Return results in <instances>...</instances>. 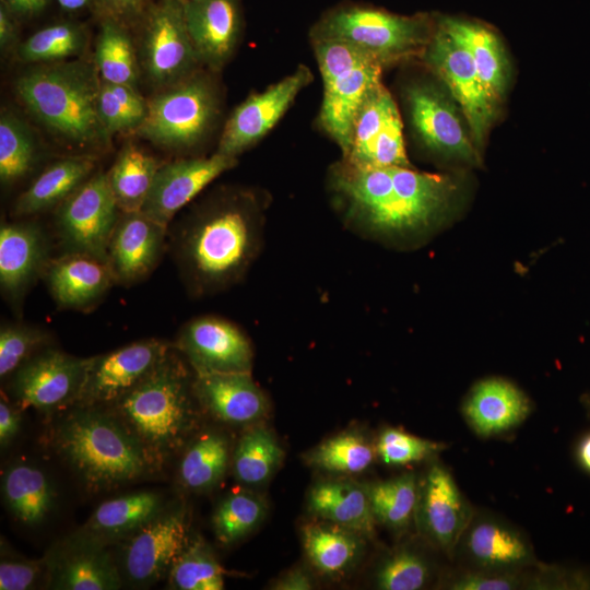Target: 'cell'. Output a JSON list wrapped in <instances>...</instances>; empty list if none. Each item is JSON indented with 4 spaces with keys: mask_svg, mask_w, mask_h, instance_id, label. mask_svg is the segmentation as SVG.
<instances>
[{
    "mask_svg": "<svg viewBox=\"0 0 590 590\" xmlns=\"http://www.w3.org/2000/svg\"><path fill=\"white\" fill-rule=\"evenodd\" d=\"M330 181L347 228L397 247L416 246L433 234L447 219L457 191L449 176L346 162L337 166Z\"/></svg>",
    "mask_w": 590,
    "mask_h": 590,
    "instance_id": "cell-1",
    "label": "cell"
},
{
    "mask_svg": "<svg viewBox=\"0 0 590 590\" xmlns=\"http://www.w3.org/2000/svg\"><path fill=\"white\" fill-rule=\"evenodd\" d=\"M261 213L246 200L201 211L175 236V255L191 295L215 294L247 274L263 245Z\"/></svg>",
    "mask_w": 590,
    "mask_h": 590,
    "instance_id": "cell-2",
    "label": "cell"
},
{
    "mask_svg": "<svg viewBox=\"0 0 590 590\" xmlns=\"http://www.w3.org/2000/svg\"><path fill=\"white\" fill-rule=\"evenodd\" d=\"M194 371L174 346L153 370L109 408L160 470L197 430L201 406Z\"/></svg>",
    "mask_w": 590,
    "mask_h": 590,
    "instance_id": "cell-3",
    "label": "cell"
},
{
    "mask_svg": "<svg viewBox=\"0 0 590 590\" xmlns=\"http://www.w3.org/2000/svg\"><path fill=\"white\" fill-rule=\"evenodd\" d=\"M51 446L91 492L111 488L161 470L140 441L107 409L74 404L63 411Z\"/></svg>",
    "mask_w": 590,
    "mask_h": 590,
    "instance_id": "cell-4",
    "label": "cell"
},
{
    "mask_svg": "<svg viewBox=\"0 0 590 590\" xmlns=\"http://www.w3.org/2000/svg\"><path fill=\"white\" fill-rule=\"evenodd\" d=\"M27 108L47 127L84 145L106 133L97 110L99 86L81 66L32 71L16 82Z\"/></svg>",
    "mask_w": 590,
    "mask_h": 590,
    "instance_id": "cell-5",
    "label": "cell"
},
{
    "mask_svg": "<svg viewBox=\"0 0 590 590\" xmlns=\"http://www.w3.org/2000/svg\"><path fill=\"white\" fill-rule=\"evenodd\" d=\"M314 47L323 81L320 123L346 156L356 116L381 84L384 63L340 39L315 38Z\"/></svg>",
    "mask_w": 590,
    "mask_h": 590,
    "instance_id": "cell-6",
    "label": "cell"
},
{
    "mask_svg": "<svg viewBox=\"0 0 590 590\" xmlns=\"http://www.w3.org/2000/svg\"><path fill=\"white\" fill-rule=\"evenodd\" d=\"M433 34L425 15L405 16L352 5L328 13L316 26L314 39L347 42L385 66L426 47Z\"/></svg>",
    "mask_w": 590,
    "mask_h": 590,
    "instance_id": "cell-7",
    "label": "cell"
},
{
    "mask_svg": "<svg viewBox=\"0 0 590 590\" xmlns=\"http://www.w3.org/2000/svg\"><path fill=\"white\" fill-rule=\"evenodd\" d=\"M119 214L108 175L98 173L87 178L60 203L56 215V233L63 253L80 252L107 262L108 244Z\"/></svg>",
    "mask_w": 590,
    "mask_h": 590,
    "instance_id": "cell-8",
    "label": "cell"
},
{
    "mask_svg": "<svg viewBox=\"0 0 590 590\" xmlns=\"http://www.w3.org/2000/svg\"><path fill=\"white\" fill-rule=\"evenodd\" d=\"M424 57L455 98L480 152L495 119L497 99L482 81L471 55L438 27Z\"/></svg>",
    "mask_w": 590,
    "mask_h": 590,
    "instance_id": "cell-9",
    "label": "cell"
},
{
    "mask_svg": "<svg viewBox=\"0 0 590 590\" xmlns=\"http://www.w3.org/2000/svg\"><path fill=\"white\" fill-rule=\"evenodd\" d=\"M86 358L47 346L25 362L9 380V393L21 410L44 414L74 405L84 380Z\"/></svg>",
    "mask_w": 590,
    "mask_h": 590,
    "instance_id": "cell-10",
    "label": "cell"
},
{
    "mask_svg": "<svg viewBox=\"0 0 590 590\" xmlns=\"http://www.w3.org/2000/svg\"><path fill=\"white\" fill-rule=\"evenodd\" d=\"M214 111L215 101L208 84L189 79L148 103L138 133L161 145L190 146L205 132Z\"/></svg>",
    "mask_w": 590,
    "mask_h": 590,
    "instance_id": "cell-11",
    "label": "cell"
},
{
    "mask_svg": "<svg viewBox=\"0 0 590 590\" xmlns=\"http://www.w3.org/2000/svg\"><path fill=\"white\" fill-rule=\"evenodd\" d=\"M189 538L185 506L167 505L125 539L120 562L122 579L134 587H146L163 579Z\"/></svg>",
    "mask_w": 590,
    "mask_h": 590,
    "instance_id": "cell-12",
    "label": "cell"
},
{
    "mask_svg": "<svg viewBox=\"0 0 590 590\" xmlns=\"http://www.w3.org/2000/svg\"><path fill=\"white\" fill-rule=\"evenodd\" d=\"M170 345L157 339H145L86 358L75 404L111 406L153 370Z\"/></svg>",
    "mask_w": 590,
    "mask_h": 590,
    "instance_id": "cell-13",
    "label": "cell"
},
{
    "mask_svg": "<svg viewBox=\"0 0 590 590\" xmlns=\"http://www.w3.org/2000/svg\"><path fill=\"white\" fill-rule=\"evenodd\" d=\"M174 346L194 373H250L253 351L249 338L234 322L200 316L186 322Z\"/></svg>",
    "mask_w": 590,
    "mask_h": 590,
    "instance_id": "cell-14",
    "label": "cell"
},
{
    "mask_svg": "<svg viewBox=\"0 0 590 590\" xmlns=\"http://www.w3.org/2000/svg\"><path fill=\"white\" fill-rule=\"evenodd\" d=\"M473 511L451 473L434 463L418 489L415 517L426 538L453 557Z\"/></svg>",
    "mask_w": 590,
    "mask_h": 590,
    "instance_id": "cell-15",
    "label": "cell"
},
{
    "mask_svg": "<svg viewBox=\"0 0 590 590\" xmlns=\"http://www.w3.org/2000/svg\"><path fill=\"white\" fill-rule=\"evenodd\" d=\"M46 558L52 589L116 590L122 585L107 544L82 530L56 544Z\"/></svg>",
    "mask_w": 590,
    "mask_h": 590,
    "instance_id": "cell-16",
    "label": "cell"
},
{
    "mask_svg": "<svg viewBox=\"0 0 590 590\" xmlns=\"http://www.w3.org/2000/svg\"><path fill=\"white\" fill-rule=\"evenodd\" d=\"M412 125L433 152L469 164L480 161L479 151L464 129L458 105L442 91L418 84L406 92Z\"/></svg>",
    "mask_w": 590,
    "mask_h": 590,
    "instance_id": "cell-17",
    "label": "cell"
},
{
    "mask_svg": "<svg viewBox=\"0 0 590 590\" xmlns=\"http://www.w3.org/2000/svg\"><path fill=\"white\" fill-rule=\"evenodd\" d=\"M310 80L309 70L302 66L264 92L248 97L227 120L216 152L236 157L256 143L273 128Z\"/></svg>",
    "mask_w": 590,
    "mask_h": 590,
    "instance_id": "cell-18",
    "label": "cell"
},
{
    "mask_svg": "<svg viewBox=\"0 0 590 590\" xmlns=\"http://www.w3.org/2000/svg\"><path fill=\"white\" fill-rule=\"evenodd\" d=\"M237 163L216 152L210 157L186 158L161 165L141 212L164 226L211 181Z\"/></svg>",
    "mask_w": 590,
    "mask_h": 590,
    "instance_id": "cell-19",
    "label": "cell"
},
{
    "mask_svg": "<svg viewBox=\"0 0 590 590\" xmlns=\"http://www.w3.org/2000/svg\"><path fill=\"white\" fill-rule=\"evenodd\" d=\"M143 58L149 76L158 84L181 79L199 59L186 26L184 2L165 0L152 11Z\"/></svg>",
    "mask_w": 590,
    "mask_h": 590,
    "instance_id": "cell-20",
    "label": "cell"
},
{
    "mask_svg": "<svg viewBox=\"0 0 590 590\" xmlns=\"http://www.w3.org/2000/svg\"><path fill=\"white\" fill-rule=\"evenodd\" d=\"M457 552L471 569L519 570L542 565L521 531L489 515H473Z\"/></svg>",
    "mask_w": 590,
    "mask_h": 590,
    "instance_id": "cell-21",
    "label": "cell"
},
{
    "mask_svg": "<svg viewBox=\"0 0 590 590\" xmlns=\"http://www.w3.org/2000/svg\"><path fill=\"white\" fill-rule=\"evenodd\" d=\"M167 226L141 211L121 212L108 244L115 283L133 284L152 272L165 246Z\"/></svg>",
    "mask_w": 590,
    "mask_h": 590,
    "instance_id": "cell-22",
    "label": "cell"
},
{
    "mask_svg": "<svg viewBox=\"0 0 590 590\" xmlns=\"http://www.w3.org/2000/svg\"><path fill=\"white\" fill-rule=\"evenodd\" d=\"M49 244L33 222L2 223L0 227V287L3 296L19 303L49 262Z\"/></svg>",
    "mask_w": 590,
    "mask_h": 590,
    "instance_id": "cell-23",
    "label": "cell"
},
{
    "mask_svg": "<svg viewBox=\"0 0 590 590\" xmlns=\"http://www.w3.org/2000/svg\"><path fill=\"white\" fill-rule=\"evenodd\" d=\"M193 388L201 409L222 423L252 424L268 411L250 373H194Z\"/></svg>",
    "mask_w": 590,
    "mask_h": 590,
    "instance_id": "cell-24",
    "label": "cell"
},
{
    "mask_svg": "<svg viewBox=\"0 0 590 590\" xmlns=\"http://www.w3.org/2000/svg\"><path fill=\"white\" fill-rule=\"evenodd\" d=\"M530 412L531 402L527 394L511 381L498 377L475 384L462 406L471 429L484 438L517 427Z\"/></svg>",
    "mask_w": 590,
    "mask_h": 590,
    "instance_id": "cell-25",
    "label": "cell"
},
{
    "mask_svg": "<svg viewBox=\"0 0 590 590\" xmlns=\"http://www.w3.org/2000/svg\"><path fill=\"white\" fill-rule=\"evenodd\" d=\"M43 275L56 303L78 310L91 308L115 283L107 262L80 252L50 260Z\"/></svg>",
    "mask_w": 590,
    "mask_h": 590,
    "instance_id": "cell-26",
    "label": "cell"
},
{
    "mask_svg": "<svg viewBox=\"0 0 590 590\" xmlns=\"http://www.w3.org/2000/svg\"><path fill=\"white\" fill-rule=\"evenodd\" d=\"M184 16L198 58L221 67L232 54L239 32L236 0H185Z\"/></svg>",
    "mask_w": 590,
    "mask_h": 590,
    "instance_id": "cell-27",
    "label": "cell"
},
{
    "mask_svg": "<svg viewBox=\"0 0 590 590\" xmlns=\"http://www.w3.org/2000/svg\"><path fill=\"white\" fill-rule=\"evenodd\" d=\"M587 576L582 569L546 566L519 570L468 569L453 575L446 585L452 590H553L583 589Z\"/></svg>",
    "mask_w": 590,
    "mask_h": 590,
    "instance_id": "cell-28",
    "label": "cell"
},
{
    "mask_svg": "<svg viewBox=\"0 0 590 590\" xmlns=\"http://www.w3.org/2000/svg\"><path fill=\"white\" fill-rule=\"evenodd\" d=\"M1 493L7 509L25 527L42 524L51 514L56 493L48 474L38 465L12 462L3 471Z\"/></svg>",
    "mask_w": 590,
    "mask_h": 590,
    "instance_id": "cell-29",
    "label": "cell"
},
{
    "mask_svg": "<svg viewBox=\"0 0 590 590\" xmlns=\"http://www.w3.org/2000/svg\"><path fill=\"white\" fill-rule=\"evenodd\" d=\"M166 506L163 495L154 491L125 494L99 504L82 531L108 545L127 539Z\"/></svg>",
    "mask_w": 590,
    "mask_h": 590,
    "instance_id": "cell-30",
    "label": "cell"
},
{
    "mask_svg": "<svg viewBox=\"0 0 590 590\" xmlns=\"http://www.w3.org/2000/svg\"><path fill=\"white\" fill-rule=\"evenodd\" d=\"M308 508L317 517L346 528L359 535L371 536L376 519L368 489L345 481L316 484L308 496Z\"/></svg>",
    "mask_w": 590,
    "mask_h": 590,
    "instance_id": "cell-31",
    "label": "cell"
},
{
    "mask_svg": "<svg viewBox=\"0 0 590 590\" xmlns=\"http://www.w3.org/2000/svg\"><path fill=\"white\" fill-rule=\"evenodd\" d=\"M438 27L471 55L477 72L498 101L507 90L508 62L504 47L496 34L486 26L457 17H442Z\"/></svg>",
    "mask_w": 590,
    "mask_h": 590,
    "instance_id": "cell-32",
    "label": "cell"
},
{
    "mask_svg": "<svg viewBox=\"0 0 590 590\" xmlns=\"http://www.w3.org/2000/svg\"><path fill=\"white\" fill-rule=\"evenodd\" d=\"M177 481L186 491L206 492L223 479L231 455L228 438L209 429L194 433L180 451Z\"/></svg>",
    "mask_w": 590,
    "mask_h": 590,
    "instance_id": "cell-33",
    "label": "cell"
},
{
    "mask_svg": "<svg viewBox=\"0 0 590 590\" xmlns=\"http://www.w3.org/2000/svg\"><path fill=\"white\" fill-rule=\"evenodd\" d=\"M93 167V161L86 157H67L55 162L21 193L14 213L32 215L62 203L88 178Z\"/></svg>",
    "mask_w": 590,
    "mask_h": 590,
    "instance_id": "cell-34",
    "label": "cell"
},
{
    "mask_svg": "<svg viewBox=\"0 0 590 590\" xmlns=\"http://www.w3.org/2000/svg\"><path fill=\"white\" fill-rule=\"evenodd\" d=\"M309 560L321 573L337 576L353 566L362 551L361 535L335 523H308L303 529Z\"/></svg>",
    "mask_w": 590,
    "mask_h": 590,
    "instance_id": "cell-35",
    "label": "cell"
},
{
    "mask_svg": "<svg viewBox=\"0 0 590 590\" xmlns=\"http://www.w3.org/2000/svg\"><path fill=\"white\" fill-rule=\"evenodd\" d=\"M160 166L154 157L133 145L121 151L107 174L121 212L141 211Z\"/></svg>",
    "mask_w": 590,
    "mask_h": 590,
    "instance_id": "cell-36",
    "label": "cell"
},
{
    "mask_svg": "<svg viewBox=\"0 0 590 590\" xmlns=\"http://www.w3.org/2000/svg\"><path fill=\"white\" fill-rule=\"evenodd\" d=\"M283 458L278 440L262 426H253L239 438L233 453L235 477L246 485H261L275 472Z\"/></svg>",
    "mask_w": 590,
    "mask_h": 590,
    "instance_id": "cell-37",
    "label": "cell"
},
{
    "mask_svg": "<svg viewBox=\"0 0 590 590\" xmlns=\"http://www.w3.org/2000/svg\"><path fill=\"white\" fill-rule=\"evenodd\" d=\"M168 586L177 590H221L224 570L210 546L199 536H190L173 563Z\"/></svg>",
    "mask_w": 590,
    "mask_h": 590,
    "instance_id": "cell-38",
    "label": "cell"
},
{
    "mask_svg": "<svg viewBox=\"0 0 590 590\" xmlns=\"http://www.w3.org/2000/svg\"><path fill=\"white\" fill-rule=\"evenodd\" d=\"M376 521L393 531L405 530L415 517L418 486L416 477L406 473L367 487Z\"/></svg>",
    "mask_w": 590,
    "mask_h": 590,
    "instance_id": "cell-39",
    "label": "cell"
},
{
    "mask_svg": "<svg viewBox=\"0 0 590 590\" xmlns=\"http://www.w3.org/2000/svg\"><path fill=\"white\" fill-rule=\"evenodd\" d=\"M95 59L104 82L134 88L138 64L133 45L123 28L110 20L101 27Z\"/></svg>",
    "mask_w": 590,
    "mask_h": 590,
    "instance_id": "cell-40",
    "label": "cell"
},
{
    "mask_svg": "<svg viewBox=\"0 0 590 590\" xmlns=\"http://www.w3.org/2000/svg\"><path fill=\"white\" fill-rule=\"evenodd\" d=\"M376 450L356 433H343L327 439L306 455L310 465L340 474H356L373 462Z\"/></svg>",
    "mask_w": 590,
    "mask_h": 590,
    "instance_id": "cell-41",
    "label": "cell"
},
{
    "mask_svg": "<svg viewBox=\"0 0 590 590\" xmlns=\"http://www.w3.org/2000/svg\"><path fill=\"white\" fill-rule=\"evenodd\" d=\"M264 516L262 498L250 492H238L227 495L219 504L212 523L217 540L229 545L253 531Z\"/></svg>",
    "mask_w": 590,
    "mask_h": 590,
    "instance_id": "cell-42",
    "label": "cell"
},
{
    "mask_svg": "<svg viewBox=\"0 0 590 590\" xmlns=\"http://www.w3.org/2000/svg\"><path fill=\"white\" fill-rule=\"evenodd\" d=\"M397 105L389 91L380 84L359 109L352 132V141L344 162L362 166L375 138L389 120L398 115Z\"/></svg>",
    "mask_w": 590,
    "mask_h": 590,
    "instance_id": "cell-43",
    "label": "cell"
},
{
    "mask_svg": "<svg viewBox=\"0 0 590 590\" xmlns=\"http://www.w3.org/2000/svg\"><path fill=\"white\" fill-rule=\"evenodd\" d=\"M35 162V146L25 126L13 115L0 119V179L4 185L24 177Z\"/></svg>",
    "mask_w": 590,
    "mask_h": 590,
    "instance_id": "cell-44",
    "label": "cell"
},
{
    "mask_svg": "<svg viewBox=\"0 0 590 590\" xmlns=\"http://www.w3.org/2000/svg\"><path fill=\"white\" fill-rule=\"evenodd\" d=\"M51 337L39 327L3 323L0 328V378L8 380L32 356L49 346Z\"/></svg>",
    "mask_w": 590,
    "mask_h": 590,
    "instance_id": "cell-45",
    "label": "cell"
},
{
    "mask_svg": "<svg viewBox=\"0 0 590 590\" xmlns=\"http://www.w3.org/2000/svg\"><path fill=\"white\" fill-rule=\"evenodd\" d=\"M84 37L80 28L60 23L39 30L20 47L22 60L54 61L76 55L83 48Z\"/></svg>",
    "mask_w": 590,
    "mask_h": 590,
    "instance_id": "cell-46",
    "label": "cell"
},
{
    "mask_svg": "<svg viewBox=\"0 0 590 590\" xmlns=\"http://www.w3.org/2000/svg\"><path fill=\"white\" fill-rule=\"evenodd\" d=\"M432 579L428 560L411 548H400L380 564L376 583L382 590H418Z\"/></svg>",
    "mask_w": 590,
    "mask_h": 590,
    "instance_id": "cell-47",
    "label": "cell"
},
{
    "mask_svg": "<svg viewBox=\"0 0 590 590\" xmlns=\"http://www.w3.org/2000/svg\"><path fill=\"white\" fill-rule=\"evenodd\" d=\"M444 444L427 440L397 428L381 432L376 455L389 465H405L427 459L444 448Z\"/></svg>",
    "mask_w": 590,
    "mask_h": 590,
    "instance_id": "cell-48",
    "label": "cell"
},
{
    "mask_svg": "<svg viewBox=\"0 0 590 590\" xmlns=\"http://www.w3.org/2000/svg\"><path fill=\"white\" fill-rule=\"evenodd\" d=\"M0 590H27L48 581L46 556L38 560L23 558L9 553L1 544Z\"/></svg>",
    "mask_w": 590,
    "mask_h": 590,
    "instance_id": "cell-49",
    "label": "cell"
},
{
    "mask_svg": "<svg viewBox=\"0 0 590 590\" xmlns=\"http://www.w3.org/2000/svg\"><path fill=\"white\" fill-rule=\"evenodd\" d=\"M97 110L106 132L138 129L142 123V119L119 101L106 82L99 86Z\"/></svg>",
    "mask_w": 590,
    "mask_h": 590,
    "instance_id": "cell-50",
    "label": "cell"
},
{
    "mask_svg": "<svg viewBox=\"0 0 590 590\" xmlns=\"http://www.w3.org/2000/svg\"><path fill=\"white\" fill-rule=\"evenodd\" d=\"M21 409L13 405L7 399L0 401V445L1 448L8 445L16 437L21 428Z\"/></svg>",
    "mask_w": 590,
    "mask_h": 590,
    "instance_id": "cell-51",
    "label": "cell"
},
{
    "mask_svg": "<svg viewBox=\"0 0 590 590\" xmlns=\"http://www.w3.org/2000/svg\"><path fill=\"white\" fill-rule=\"evenodd\" d=\"M314 583L307 573L300 569H294L280 578L273 589L276 590H310Z\"/></svg>",
    "mask_w": 590,
    "mask_h": 590,
    "instance_id": "cell-52",
    "label": "cell"
},
{
    "mask_svg": "<svg viewBox=\"0 0 590 590\" xmlns=\"http://www.w3.org/2000/svg\"><path fill=\"white\" fill-rule=\"evenodd\" d=\"M5 7L16 14L30 16L39 13L48 0H4Z\"/></svg>",
    "mask_w": 590,
    "mask_h": 590,
    "instance_id": "cell-53",
    "label": "cell"
},
{
    "mask_svg": "<svg viewBox=\"0 0 590 590\" xmlns=\"http://www.w3.org/2000/svg\"><path fill=\"white\" fill-rule=\"evenodd\" d=\"M15 26L11 16L7 11V7L1 4L0 8V45L1 48H7L15 39Z\"/></svg>",
    "mask_w": 590,
    "mask_h": 590,
    "instance_id": "cell-54",
    "label": "cell"
},
{
    "mask_svg": "<svg viewBox=\"0 0 590 590\" xmlns=\"http://www.w3.org/2000/svg\"><path fill=\"white\" fill-rule=\"evenodd\" d=\"M576 459L580 468L590 473V432L579 439L576 447Z\"/></svg>",
    "mask_w": 590,
    "mask_h": 590,
    "instance_id": "cell-55",
    "label": "cell"
},
{
    "mask_svg": "<svg viewBox=\"0 0 590 590\" xmlns=\"http://www.w3.org/2000/svg\"><path fill=\"white\" fill-rule=\"evenodd\" d=\"M105 7L116 15H128L134 12L140 0H102Z\"/></svg>",
    "mask_w": 590,
    "mask_h": 590,
    "instance_id": "cell-56",
    "label": "cell"
},
{
    "mask_svg": "<svg viewBox=\"0 0 590 590\" xmlns=\"http://www.w3.org/2000/svg\"><path fill=\"white\" fill-rule=\"evenodd\" d=\"M58 3L66 10H78L84 7L87 0H57Z\"/></svg>",
    "mask_w": 590,
    "mask_h": 590,
    "instance_id": "cell-57",
    "label": "cell"
},
{
    "mask_svg": "<svg viewBox=\"0 0 590 590\" xmlns=\"http://www.w3.org/2000/svg\"><path fill=\"white\" fill-rule=\"evenodd\" d=\"M581 401L585 410L587 411V414L590 416V391L583 394Z\"/></svg>",
    "mask_w": 590,
    "mask_h": 590,
    "instance_id": "cell-58",
    "label": "cell"
}]
</instances>
